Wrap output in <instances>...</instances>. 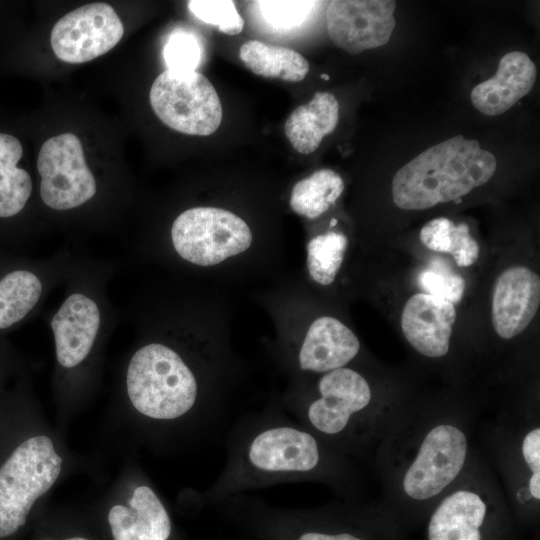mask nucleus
I'll use <instances>...</instances> for the list:
<instances>
[{"label": "nucleus", "instance_id": "1", "mask_svg": "<svg viewBox=\"0 0 540 540\" xmlns=\"http://www.w3.org/2000/svg\"><path fill=\"white\" fill-rule=\"evenodd\" d=\"M226 450L223 469L200 495L205 503L311 480L323 474L326 466L320 437L274 408L241 417L229 432Z\"/></svg>", "mask_w": 540, "mask_h": 540}, {"label": "nucleus", "instance_id": "6", "mask_svg": "<svg viewBox=\"0 0 540 540\" xmlns=\"http://www.w3.org/2000/svg\"><path fill=\"white\" fill-rule=\"evenodd\" d=\"M171 237L176 252L199 266H213L246 251L252 233L244 220L215 207H195L173 222Z\"/></svg>", "mask_w": 540, "mask_h": 540}, {"label": "nucleus", "instance_id": "34", "mask_svg": "<svg viewBox=\"0 0 540 540\" xmlns=\"http://www.w3.org/2000/svg\"><path fill=\"white\" fill-rule=\"evenodd\" d=\"M529 490L535 499H540V472H534L531 476L529 481Z\"/></svg>", "mask_w": 540, "mask_h": 540}, {"label": "nucleus", "instance_id": "33", "mask_svg": "<svg viewBox=\"0 0 540 540\" xmlns=\"http://www.w3.org/2000/svg\"><path fill=\"white\" fill-rule=\"evenodd\" d=\"M37 540H94L86 533L82 532H50L42 533Z\"/></svg>", "mask_w": 540, "mask_h": 540}, {"label": "nucleus", "instance_id": "16", "mask_svg": "<svg viewBox=\"0 0 540 540\" xmlns=\"http://www.w3.org/2000/svg\"><path fill=\"white\" fill-rule=\"evenodd\" d=\"M536 75V66L526 53L509 52L501 58L494 77L473 88L472 104L485 115H500L531 91Z\"/></svg>", "mask_w": 540, "mask_h": 540}, {"label": "nucleus", "instance_id": "7", "mask_svg": "<svg viewBox=\"0 0 540 540\" xmlns=\"http://www.w3.org/2000/svg\"><path fill=\"white\" fill-rule=\"evenodd\" d=\"M317 392L307 402L289 403L288 414L318 437L327 438L348 433L372 398L367 380L347 367L324 373L317 383Z\"/></svg>", "mask_w": 540, "mask_h": 540}, {"label": "nucleus", "instance_id": "11", "mask_svg": "<svg viewBox=\"0 0 540 540\" xmlns=\"http://www.w3.org/2000/svg\"><path fill=\"white\" fill-rule=\"evenodd\" d=\"M396 2L392 0H334L326 10L331 41L358 54L385 45L394 30Z\"/></svg>", "mask_w": 540, "mask_h": 540}, {"label": "nucleus", "instance_id": "27", "mask_svg": "<svg viewBox=\"0 0 540 540\" xmlns=\"http://www.w3.org/2000/svg\"><path fill=\"white\" fill-rule=\"evenodd\" d=\"M163 57L167 69L197 71L203 59V46L195 34L177 30L166 40Z\"/></svg>", "mask_w": 540, "mask_h": 540}, {"label": "nucleus", "instance_id": "15", "mask_svg": "<svg viewBox=\"0 0 540 540\" xmlns=\"http://www.w3.org/2000/svg\"><path fill=\"white\" fill-rule=\"evenodd\" d=\"M99 326L95 301L82 293L70 295L51 321L58 363L65 368L79 365L90 353Z\"/></svg>", "mask_w": 540, "mask_h": 540}, {"label": "nucleus", "instance_id": "3", "mask_svg": "<svg viewBox=\"0 0 540 540\" xmlns=\"http://www.w3.org/2000/svg\"><path fill=\"white\" fill-rule=\"evenodd\" d=\"M126 387L134 409L155 423H179L192 418L217 423L201 403L197 376L173 348L149 343L130 359Z\"/></svg>", "mask_w": 540, "mask_h": 540}, {"label": "nucleus", "instance_id": "10", "mask_svg": "<svg viewBox=\"0 0 540 540\" xmlns=\"http://www.w3.org/2000/svg\"><path fill=\"white\" fill-rule=\"evenodd\" d=\"M466 452L467 439L459 428L441 424L431 429L405 473V493L416 500L439 494L461 471Z\"/></svg>", "mask_w": 540, "mask_h": 540}, {"label": "nucleus", "instance_id": "17", "mask_svg": "<svg viewBox=\"0 0 540 540\" xmlns=\"http://www.w3.org/2000/svg\"><path fill=\"white\" fill-rule=\"evenodd\" d=\"M360 350L356 335L338 319L323 316L309 327L297 355L301 371L327 373L345 367Z\"/></svg>", "mask_w": 540, "mask_h": 540}, {"label": "nucleus", "instance_id": "12", "mask_svg": "<svg viewBox=\"0 0 540 540\" xmlns=\"http://www.w3.org/2000/svg\"><path fill=\"white\" fill-rule=\"evenodd\" d=\"M540 304V278L525 266H513L497 278L492 298V323L504 339L522 333Z\"/></svg>", "mask_w": 540, "mask_h": 540}, {"label": "nucleus", "instance_id": "13", "mask_svg": "<svg viewBox=\"0 0 540 540\" xmlns=\"http://www.w3.org/2000/svg\"><path fill=\"white\" fill-rule=\"evenodd\" d=\"M456 319L454 304L418 293L411 296L401 314V328L411 346L427 357H442L449 350Z\"/></svg>", "mask_w": 540, "mask_h": 540}, {"label": "nucleus", "instance_id": "2", "mask_svg": "<svg viewBox=\"0 0 540 540\" xmlns=\"http://www.w3.org/2000/svg\"><path fill=\"white\" fill-rule=\"evenodd\" d=\"M494 155L476 139L452 137L413 158L392 180V198L404 210H423L455 201L488 182L496 171Z\"/></svg>", "mask_w": 540, "mask_h": 540}, {"label": "nucleus", "instance_id": "28", "mask_svg": "<svg viewBox=\"0 0 540 540\" xmlns=\"http://www.w3.org/2000/svg\"><path fill=\"white\" fill-rule=\"evenodd\" d=\"M191 13L204 23L215 25L227 35H237L244 27V20L231 0H191Z\"/></svg>", "mask_w": 540, "mask_h": 540}, {"label": "nucleus", "instance_id": "23", "mask_svg": "<svg viewBox=\"0 0 540 540\" xmlns=\"http://www.w3.org/2000/svg\"><path fill=\"white\" fill-rule=\"evenodd\" d=\"M42 283L32 272L15 270L0 279V329L23 319L37 304Z\"/></svg>", "mask_w": 540, "mask_h": 540}, {"label": "nucleus", "instance_id": "22", "mask_svg": "<svg viewBox=\"0 0 540 540\" xmlns=\"http://www.w3.org/2000/svg\"><path fill=\"white\" fill-rule=\"evenodd\" d=\"M343 190V179L337 172L321 169L294 185L290 206L298 215L314 219L326 212Z\"/></svg>", "mask_w": 540, "mask_h": 540}, {"label": "nucleus", "instance_id": "29", "mask_svg": "<svg viewBox=\"0 0 540 540\" xmlns=\"http://www.w3.org/2000/svg\"><path fill=\"white\" fill-rule=\"evenodd\" d=\"M455 224L448 218L439 217L427 222L420 231L421 242L430 250L449 253Z\"/></svg>", "mask_w": 540, "mask_h": 540}, {"label": "nucleus", "instance_id": "9", "mask_svg": "<svg viewBox=\"0 0 540 540\" xmlns=\"http://www.w3.org/2000/svg\"><path fill=\"white\" fill-rule=\"evenodd\" d=\"M123 34V23L112 6L90 3L56 22L51 31V46L61 61L79 64L110 51Z\"/></svg>", "mask_w": 540, "mask_h": 540}, {"label": "nucleus", "instance_id": "26", "mask_svg": "<svg viewBox=\"0 0 540 540\" xmlns=\"http://www.w3.org/2000/svg\"><path fill=\"white\" fill-rule=\"evenodd\" d=\"M418 283L426 294L459 303L465 290V281L441 260L431 262L418 276Z\"/></svg>", "mask_w": 540, "mask_h": 540}, {"label": "nucleus", "instance_id": "30", "mask_svg": "<svg viewBox=\"0 0 540 540\" xmlns=\"http://www.w3.org/2000/svg\"><path fill=\"white\" fill-rule=\"evenodd\" d=\"M460 267L473 265L479 256V245L469 233L466 223L455 225L451 248L449 251Z\"/></svg>", "mask_w": 540, "mask_h": 540}, {"label": "nucleus", "instance_id": "31", "mask_svg": "<svg viewBox=\"0 0 540 540\" xmlns=\"http://www.w3.org/2000/svg\"><path fill=\"white\" fill-rule=\"evenodd\" d=\"M522 454L528 467L534 472H540V429L530 431L522 442Z\"/></svg>", "mask_w": 540, "mask_h": 540}, {"label": "nucleus", "instance_id": "21", "mask_svg": "<svg viewBox=\"0 0 540 540\" xmlns=\"http://www.w3.org/2000/svg\"><path fill=\"white\" fill-rule=\"evenodd\" d=\"M19 140L0 133V217L7 218L19 213L32 192V180L28 172L18 168L22 157Z\"/></svg>", "mask_w": 540, "mask_h": 540}, {"label": "nucleus", "instance_id": "20", "mask_svg": "<svg viewBox=\"0 0 540 540\" xmlns=\"http://www.w3.org/2000/svg\"><path fill=\"white\" fill-rule=\"evenodd\" d=\"M239 56L246 67L258 76L298 82L305 78L309 63L300 53L258 40L242 44Z\"/></svg>", "mask_w": 540, "mask_h": 540}, {"label": "nucleus", "instance_id": "18", "mask_svg": "<svg viewBox=\"0 0 540 540\" xmlns=\"http://www.w3.org/2000/svg\"><path fill=\"white\" fill-rule=\"evenodd\" d=\"M486 504L468 490H459L445 498L433 513L428 527L429 540H481L479 531Z\"/></svg>", "mask_w": 540, "mask_h": 540}, {"label": "nucleus", "instance_id": "5", "mask_svg": "<svg viewBox=\"0 0 540 540\" xmlns=\"http://www.w3.org/2000/svg\"><path fill=\"white\" fill-rule=\"evenodd\" d=\"M149 99L158 118L180 133L208 136L222 121L219 96L198 71L166 69L154 80Z\"/></svg>", "mask_w": 540, "mask_h": 540}, {"label": "nucleus", "instance_id": "14", "mask_svg": "<svg viewBox=\"0 0 540 540\" xmlns=\"http://www.w3.org/2000/svg\"><path fill=\"white\" fill-rule=\"evenodd\" d=\"M111 540H169L172 522L163 502L148 485L137 486L126 504H114L106 516Z\"/></svg>", "mask_w": 540, "mask_h": 540}, {"label": "nucleus", "instance_id": "25", "mask_svg": "<svg viewBox=\"0 0 540 540\" xmlns=\"http://www.w3.org/2000/svg\"><path fill=\"white\" fill-rule=\"evenodd\" d=\"M263 20L280 31L302 26L312 15L315 1H257Z\"/></svg>", "mask_w": 540, "mask_h": 540}, {"label": "nucleus", "instance_id": "24", "mask_svg": "<svg viewBox=\"0 0 540 540\" xmlns=\"http://www.w3.org/2000/svg\"><path fill=\"white\" fill-rule=\"evenodd\" d=\"M347 247L345 235L328 232L312 238L307 245V265L311 278L321 285L334 280Z\"/></svg>", "mask_w": 540, "mask_h": 540}, {"label": "nucleus", "instance_id": "8", "mask_svg": "<svg viewBox=\"0 0 540 540\" xmlns=\"http://www.w3.org/2000/svg\"><path fill=\"white\" fill-rule=\"evenodd\" d=\"M37 169L43 202L55 210H68L90 200L96 182L88 168L81 141L72 133L54 136L42 145Z\"/></svg>", "mask_w": 540, "mask_h": 540}, {"label": "nucleus", "instance_id": "32", "mask_svg": "<svg viewBox=\"0 0 540 540\" xmlns=\"http://www.w3.org/2000/svg\"><path fill=\"white\" fill-rule=\"evenodd\" d=\"M296 540H363L349 533L329 534L320 531H303Z\"/></svg>", "mask_w": 540, "mask_h": 540}, {"label": "nucleus", "instance_id": "35", "mask_svg": "<svg viewBox=\"0 0 540 540\" xmlns=\"http://www.w3.org/2000/svg\"><path fill=\"white\" fill-rule=\"evenodd\" d=\"M321 78L324 80H329V76L327 74H321Z\"/></svg>", "mask_w": 540, "mask_h": 540}, {"label": "nucleus", "instance_id": "19", "mask_svg": "<svg viewBox=\"0 0 540 540\" xmlns=\"http://www.w3.org/2000/svg\"><path fill=\"white\" fill-rule=\"evenodd\" d=\"M339 119V104L330 92H316L312 99L294 109L285 123V134L301 154L313 153L332 133Z\"/></svg>", "mask_w": 540, "mask_h": 540}, {"label": "nucleus", "instance_id": "4", "mask_svg": "<svg viewBox=\"0 0 540 540\" xmlns=\"http://www.w3.org/2000/svg\"><path fill=\"white\" fill-rule=\"evenodd\" d=\"M63 460L53 441L35 435L21 442L0 466V540L16 536L36 501L55 483Z\"/></svg>", "mask_w": 540, "mask_h": 540}]
</instances>
